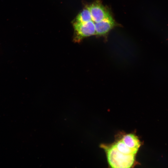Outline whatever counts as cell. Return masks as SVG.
I'll use <instances>...</instances> for the list:
<instances>
[{
    "instance_id": "cell-1",
    "label": "cell",
    "mask_w": 168,
    "mask_h": 168,
    "mask_svg": "<svg viewBox=\"0 0 168 168\" xmlns=\"http://www.w3.org/2000/svg\"><path fill=\"white\" fill-rule=\"evenodd\" d=\"M101 146L106 152L108 162L111 167L128 168L133 165L135 155L123 154L118 150L114 144Z\"/></svg>"
},
{
    "instance_id": "cell-2",
    "label": "cell",
    "mask_w": 168,
    "mask_h": 168,
    "mask_svg": "<svg viewBox=\"0 0 168 168\" xmlns=\"http://www.w3.org/2000/svg\"><path fill=\"white\" fill-rule=\"evenodd\" d=\"M73 41L79 43L86 37L96 35L95 23L93 21L84 22L74 21Z\"/></svg>"
},
{
    "instance_id": "cell-3",
    "label": "cell",
    "mask_w": 168,
    "mask_h": 168,
    "mask_svg": "<svg viewBox=\"0 0 168 168\" xmlns=\"http://www.w3.org/2000/svg\"><path fill=\"white\" fill-rule=\"evenodd\" d=\"M86 7L90 11L92 20L95 23L111 16L109 11L99 1H96Z\"/></svg>"
},
{
    "instance_id": "cell-4",
    "label": "cell",
    "mask_w": 168,
    "mask_h": 168,
    "mask_svg": "<svg viewBox=\"0 0 168 168\" xmlns=\"http://www.w3.org/2000/svg\"><path fill=\"white\" fill-rule=\"evenodd\" d=\"M115 24L111 16L101 21L95 23L96 35H101L106 34L114 27Z\"/></svg>"
},
{
    "instance_id": "cell-5",
    "label": "cell",
    "mask_w": 168,
    "mask_h": 168,
    "mask_svg": "<svg viewBox=\"0 0 168 168\" xmlns=\"http://www.w3.org/2000/svg\"><path fill=\"white\" fill-rule=\"evenodd\" d=\"M121 140L127 146L137 152L141 144L137 136L128 134L124 135Z\"/></svg>"
},
{
    "instance_id": "cell-6",
    "label": "cell",
    "mask_w": 168,
    "mask_h": 168,
    "mask_svg": "<svg viewBox=\"0 0 168 168\" xmlns=\"http://www.w3.org/2000/svg\"><path fill=\"white\" fill-rule=\"evenodd\" d=\"M114 144L118 150L123 154L136 155L137 153L127 146L121 140L118 141Z\"/></svg>"
},
{
    "instance_id": "cell-7",
    "label": "cell",
    "mask_w": 168,
    "mask_h": 168,
    "mask_svg": "<svg viewBox=\"0 0 168 168\" xmlns=\"http://www.w3.org/2000/svg\"><path fill=\"white\" fill-rule=\"evenodd\" d=\"M92 21L91 12L86 7L77 16L75 21L84 22Z\"/></svg>"
}]
</instances>
